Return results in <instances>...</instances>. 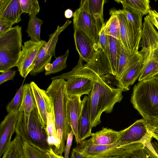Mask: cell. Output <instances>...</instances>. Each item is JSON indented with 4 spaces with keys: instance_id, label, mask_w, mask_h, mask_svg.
I'll use <instances>...</instances> for the list:
<instances>
[{
    "instance_id": "obj_1",
    "label": "cell",
    "mask_w": 158,
    "mask_h": 158,
    "mask_svg": "<svg viewBox=\"0 0 158 158\" xmlns=\"http://www.w3.org/2000/svg\"><path fill=\"white\" fill-rule=\"evenodd\" d=\"M50 98L53 108L54 119L58 144L56 152L62 155L65 142L72 129L69 121L67 111L69 97L66 81L59 79L52 80L46 90Z\"/></svg>"
},
{
    "instance_id": "obj_2",
    "label": "cell",
    "mask_w": 158,
    "mask_h": 158,
    "mask_svg": "<svg viewBox=\"0 0 158 158\" xmlns=\"http://www.w3.org/2000/svg\"><path fill=\"white\" fill-rule=\"evenodd\" d=\"M94 81L92 90L88 95L91 126L92 128L101 123L102 113H111L114 105L123 98V91L111 85L105 76L92 79Z\"/></svg>"
},
{
    "instance_id": "obj_3",
    "label": "cell",
    "mask_w": 158,
    "mask_h": 158,
    "mask_svg": "<svg viewBox=\"0 0 158 158\" xmlns=\"http://www.w3.org/2000/svg\"><path fill=\"white\" fill-rule=\"evenodd\" d=\"M15 132L23 141L42 151L48 152L52 148L45 125L37 107L29 114L19 112Z\"/></svg>"
},
{
    "instance_id": "obj_4",
    "label": "cell",
    "mask_w": 158,
    "mask_h": 158,
    "mask_svg": "<svg viewBox=\"0 0 158 158\" xmlns=\"http://www.w3.org/2000/svg\"><path fill=\"white\" fill-rule=\"evenodd\" d=\"M131 101L143 119L158 117V81L152 77L139 81L133 87Z\"/></svg>"
},
{
    "instance_id": "obj_5",
    "label": "cell",
    "mask_w": 158,
    "mask_h": 158,
    "mask_svg": "<svg viewBox=\"0 0 158 158\" xmlns=\"http://www.w3.org/2000/svg\"><path fill=\"white\" fill-rule=\"evenodd\" d=\"M139 51L143 60V67L139 81L153 77L158 74V31L153 26L143 30Z\"/></svg>"
},
{
    "instance_id": "obj_6",
    "label": "cell",
    "mask_w": 158,
    "mask_h": 158,
    "mask_svg": "<svg viewBox=\"0 0 158 158\" xmlns=\"http://www.w3.org/2000/svg\"><path fill=\"white\" fill-rule=\"evenodd\" d=\"M21 26L17 25L0 34V72L16 66L22 47Z\"/></svg>"
},
{
    "instance_id": "obj_7",
    "label": "cell",
    "mask_w": 158,
    "mask_h": 158,
    "mask_svg": "<svg viewBox=\"0 0 158 158\" xmlns=\"http://www.w3.org/2000/svg\"><path fill=\"white\" fill-rule=\"evenodd\" d=\"M142 143H126L118 141L106 145H96L88 139L77 144L73 149L87 158H107L115 156L123 157L127 152Z\"/></svg>"
},
{
    "instance_id": "obj_8",
    "label": "cell",
    "mask_w": 158,
    "mask_h": 158,
    "mask_svg": "<svg viewBox=\"0 0 158 158\" xmlns=\"http://www.w3.org/2000/svg\"><path fill=\"white\" fill-rule=\"evenodd\" d=\"M71 23V21L67 20L61 26L58 25L54 32L49 35L48 41L41 48L34 63L35 67L29 73L30 75L35 76L43 72L46 64L50 63L52 57H55V49L59 36Z\"/></svg>"
},
{
    "instance_id": "obj_9",
    "label": "cell",
    "mask_w": 158,
    "mask_h": 158,
    "mask_svg": "<svg viewBox=\"0 0 158 158\" xmlns=\"http://www.w3.org/2000/svg\"><path fill=\"white\" fill-rule=\"evenodd\" d=\"M47 42H36L31 40L24 43L19 60L16 65L20 75L26 78L35 67L34 63L42 48Z\"/></svg>"
},
{
    "instance_id": "obj_10",
    "label": "cell",
    "mask_w": 158,
    "mask_h": 158,
    "mask_svg": "<svg viewBox=\"0 0 158 158\" xmlns=\"http://www.w3.org/2000/svg\"><path fill=\"white\" fill-rule=\"evenodd\" d=\"M122 10L127 20L131 48L133 54L139 52L143 30V14L124 4Z\"/></svg>"
},
{
    "instance_id": "obj_11",
    "label": "cell",
    "mask_w": 158,
    "mask_h": 158,
    "mask_svg": "<svg viewBox=\"0 0 158 158\" xmlns=\"http://www.w3.org/2000/svg\"><path fill=\"white\" fill-rule=\"evenodd\" d=\"M143 65L142 58L139 52L131 55L122 75L117 81L118 87L123 91L129 90L131 86L139 78Z\"/></svg>"
},
{
    "instance_id": "obj_12",
    "label": "cell",
    "mask_w": 158,
    "mask_h": 158,
    "mask_svg": "<svg viewBox=\"0 0 158 158\" xmlns=\"http://www.w3.org/2000/svg\"><path fill=\"white\" fill-rule=\"evenodd\" d=\"M73 27L83 31L97 45H99V33L92 16L79 7L73 13Z\"/></svg>"
},
{
    "instance_id": "obj_13",
    "label": "cell",
    "mask_w": 158,
    "mask_h": 158,
    "mask_svg": "<svg viewBox=\"0 0 158 158\" xmlns=\"http://www.w3.org/2000/svg\"><path fill=\"white\" fill-rule=\"evenodd\" d=\"M152 138L148 130L147 123L143 118L137 120L125 129L119 141L126 143H143Z\"/></svg>"
},
{
    "instance_id": "obj_14",
    "label": "cell",
    "mask_w": 158,
    "mask_h": 158,
    "mask_svg": "<svg viewBox=\"0 0 158 158\" xmlns=\"http://www.w3.org/2000/svg\"><path fill=\"white\" fill-rule=\"evenodd\" d=\"M74 38L76 49L79 57L86 63L100 48L87 35L79 29L73 27Z\"/></svg>"
},
{
    "instance_id": "obj_15",
    "label": "cell",
    "mask_w": 158,
    "mask_h": 158,
    "mask_svg": "<svg viewBox=\"0 0 158 158\" xmlns=\"http://www.w3.org/2000/svg\"><path fill=\"white\" fill-rule=\"evenodd\" d=\"M19 110L8 113L0 124V157L11 142L18 121Z\"/></svg>"
},
{
    "instance_id": "obj_16",
    "label": "cell",
    "mask_w": 158,
    "mask_h": 158,
    "mask_svg": "<svg viewBox=\"0 0 158 158\" xmlns=\"http://www.w3.org/2000/svg\"><path fill=\"white\" fill-rule=\"evenodd\" d=\"M81 97L78 96L69 97L67 104L68 119L77 144L81 143L79 135V123L83 103Z\"/></svg>"
},
{
    "instance_id": "obj_17",
    "label": "cell",
    "mask_w": 158,
    "mask_h": 158,
    "mask_svg": "<svg viewBox=\"0 0 158 158\" xmlns=\"http://www.w3.org/2000/svg\"><path fill=\"white\" fill-rule=\"evenodd\" d=\"M30 84L40 118L46 126L48 113L53 111L51 100L46 90L40 89L34 82H31Z\"/></svg>"
},
{
    "instance_id": "obj_18",
    "label": "cell",
    "mask_w": 158,
    "mask_h": 158,
    "mask_svg": "<svg viewBox=\"0 0 158 158\" xmlns=\"http://www.w3.org/2000/svg\"><path fill=\"white\" fill-rule=\"evenodd\" d=\"M92 79L81 76H76L67 79L66 89L68 97L89 95L93 86Z\"/></svg>"
},
{
    "instance_id": "obj_19",
    "label": "cell",
    "mask_w": 158,
    "mask_h": 158,
    "mask_svg": "<svg viewBox=\"0 0 158 158\" xmlns=\"http://www.w3.org/2000/svg\"><path fill=\"white\" fill-rule=\"evenodd\" d=\"M105 0H82L79 7L92 17L100 33L105 25L103 16Z\"/></svg>"
},
{
    "instance_id": "obj_20",
    "label": "cell",
    "mask_w": 158,
    "mask_h": 158,
    "mask_svg": "<svg viewBox=\"0 0 158 158\" xmlns=\"http://www.w3.org/2000/svg\"><path fill=\"white\" fill-rule=\"evenodd\" d=\"M22 14L19 0H0V18L17 23Z\"/></svg>"
},
{
    "instance_id": "obj_21",
    "label": "cell",
    "mask_w": 158,
    "mask_h": 158,
    "mask_svg": "<svg viewBox=\"0 0 158 158\" xmlns=\"http://www.w3.org/2000/svg\"><path fill=\"white\" fill-rule=\"evenodd\" d=\"M124 131L125 129L116 131L110 128L103 127L101 130L93 133L89 139L96 145L110 144L118 141Z\"/></svg>"
},
{
    "instance_id": "obj_22",
    "label": "cell",
    "mask_w": 158,
    "mask_h": 158,
    "mask_svg": "<svg viewBox=\"0 0 158 158\" xmlns=\"http://www.w3.org/2000/svg\"><path fill=\"white\" fill-rule=\"evenodd\" d=\"M82 111L79 123V135L81 143L87 138L91 136L88 96L85 95L83 100Z\"/></svg>"
},
{
    "instance_id": "obj_23",
    "label": "cell",
    "mask_w": 158,
    "mask_h": 158,
    "mask_svg": "<svg viewBox=\"0 0 158 158\" xmlns=\"http://www.w3.org/2000/svg\"><path fill=\"white\" fill-rule=\"evenodd\" d=\"M119 21L120 26V42L127 54L129 56L133 55L132 51L127 18L122 10H113Z\"/></svg>"
},
{
    "instance_id": "obj_24",
    "label": "cell",
    "mask_w": 158,
    "mask_h": 158,
    "mask_svg": "<svg viewBox=\"0 0 158 158\" xmlns=\"http://www.w3.org/2000/svg\"><path fill=\"white\" fill-rule=\"evenodd\" d=\"M23 140L16 134L4 152L2 158H27L23 147Z\"/></svg>"
},
{
    "instance_id": "obj_25",
    "label": "cell",
    "mask_w": 158,
    "mask_h": 158,
    "mask_svg": "<svg viewBox=\"0 0 158 158\" xmlns=\"http://www.w3.org/2000/svg\"><path fill=\"white\" fill-rule=\"evenodd\" d=\"M108 36L110 59L114 75L115 77L121 55V44L117 39L111 36Z\"/></svg>"
},
{
    "instance_id": "obj_26",
    "label": "cell",
    "mask_w": 158,
    "mask_h": 158,
    "mask_svg": "<svg viewBox=\"0 0 158 158\" xmlns=\"http://www.w3.org/2000/svg\"><path fill=\"white\" fill-rule=\"evenodd\" d=\"M23 97L22 102L19 110V112H23L29 114L36 107L35 99L30 83H26L23 85Z\"/></svg>"
},
{
    "instance_id": "obj_27",
    "label": "cell",
    "mask_w": 158,
    "mask_h": 158,
    "mask_svg": "<svg viewBox=\"0 0 158 158\" xmlns=\"http://www.w3.org/2000/svg\"><path fill=\"white\" fill-rule=\"evenodd\" d=\"M110 14L111 16L103 27L104 34L111 36L120 42V26L118 19L113 10L110 11Z\"/></svg>"
},
{
    "instance_id": "obj_28",
    "label": "cell",
    "mask_w": 158,
    "mask_h": 158,
    "mask_svg": "<svg viewBox=\"0 0 158 158\" xmlns=\"http://www.w3.org/2000/svg\"><path fill=\"white\" fill-rule=\"evenodd\" d=\"M69 53V50L68 49L63 55L56 58L52 63L47 64L44 68L45 75L56 73L65 69L67 67L66 61Z\"/></svg>"
},
{
    "instance_id": "obj_29",
    "label": "cell",
    "mask_w": 158,
    "mask_h": 158,
    "mask_svg": "<svg viewBox=\"0 0 158 158\" xmlns=\"http://www.w3.org/2000/svg\"><path fill=\"white\" fill-rule=\"evenodd\" d=\"M42 20L34 16L30 18L26 32L31 40L35 42L41 41L40 39L41 27L43 24Z\"/></svg>"
},
{
    "instance_id": "obj_30",
    "label": "cell",
    "mask_w": 158,
    "mask_h": 158,
    "mask_svg": "<svg viewBox=\"0 0 158 158\" xmlns=\"http://www.w3.org/2000/svg\"><path fill=\"white\" fill-rule=\"evenodd\" d=\"M115 1L140 12L143 15L148 14L151 10L149 5L150 2L148 0H122Z\"/></svg>"
},
{
    "instance_id": "obj_31",
    "label": "cell",
    "mask_w": 158,
    "mask_h": 158,
    "mask_svg": "<svg viewBox=\"0 0 158 158\" xmlns=\"http://www.w3.org/2000/svg\"><path fill=\"white\" fill-rule=\"evenodd\" d=\"M22 13H27L30 18L36 15L40 11L39 2L37 0H19Z\"/></svg>"
},
{
    "instance_id": "obj_32",
    "label": "cell",
    "mask_w": 158,
    "mask_h": 158,
    "mask_svg": "<svg viewBox=\"0 0 158 158\" xmlns=\"http://www.w3.org/2000/svg\"><path fill=\"white\" fill-rule=\"evenodd\" d=\"M23 84L17 90L14 97L6 107L8 113L19 110L22 102L23 97Z\"/></svg>"
},
{
    "instance_id": "obj_33",
    "label": "cell",
    "mask_w": 158,
    "mask_h": 158,
    "mask_svg": "<svg viewBox=\"0 0 158 158\" xmlns=\"http://www.w3.org/2000/svg\"><path fill=\"white\" fill-rule=\"evenodd\" d=\"M23 147L27 158H50L47 152L36 148L24 141Z\"/></svg>"
},
{
    "instance_id": "obj_34",
    "label": "cell",
    "mask_w": 158,
    "mask_h": 158,
    "mask_svg": "<svg viewBox=\"0 0 158 158\" xmlns=\"http://www.w3.org/2000/svg\"><path fill=\"white\" fill-rule=\"evenodd\" d=\"M131 56H129L127 54L123 46L121 44V55L116 75L115 77V79L117 81L120 78L122 75L128 64Z\"/></svg>"
},
{
    "instance_id": "obj_35",
    "label": "cell",
    "mask_w": 158,
    "mask_h": 158,
    "mask_svg": "<svg viewBox=\"0 0 158 158\" xmlns=\"http://www.w3.org/2000/svg\"><path fill=\"white\" fill-rule=\"evenodd\" d=\"M122 158H151L143 143L126 153Z\"/></svg>"
},
{
    "instance_id": "obj_36",
    "label": "cell",
    "mask_w": 158,
    "mask_h": 158,
    "mask_svg": "<svg viewBox=\"0 0 158 158\" xmlns=\"http://www.w3.org/2000/svg\"><path fill=\"white\" fill-rule=\"evenodd\" d=\"M99 45L110 60L108 36L104 34L103 27L99 33Z\"/></svg>"
},
{
    "instance_id": "obj_37",
    "label": "cell",
    "mask_w": 158,
    "mask_h": 158,
    "mask_svg": "<svg viewBox=\"0 0 158 158\" xmlns=\"http://www.w3.org/2000/svg\"><path fill=\"white\" fill-rule=\"evenodd\" d=\"M16 75V71L11 69L6 71L0 75V85L9 80H13Z\"/></svg>"
},
{
    "instance_id": "obj_38",
    "label": "cell",
    "mask_w": 158,
    "mask_h": 158,
    "mask_svg": "<svg viewBox=\"0 0 158 158\" xmlns=\"http://www.w3.org/2000/svg\"><path fill=\"white\" fill-rule=\"evenodd\" d=\"M14 24V22L0 18V34L12 28Z\"/></svg>"
},
{
    "instance_id": "obj_39",
    "label": "cell",
    "mask_w": 158,
    "mask_h": 158,
    "mask_svg": "<svg viewBox=\"0 0 158 158\" xmlns=\"http://www.w3.org/2000/svg\"><path fill=\"white\" fill-rule=\"evenodd\" d=\"M74 134L72 131L69 134L64 150V158H69V155L72 145Z\"/></svg>"
},
{
    "instance_id": "obj_40",
    "label": "cell",
    "mask_w": 158,
    "mask_h": 158,
    "mask_svg": "<svg viewBox=\"0 0 158 158\" xmlns=\"http://www.w3.org/2000/svg\"><path fill=\"white\" fill-rule=\"evenodd\" d=\"M148 14L152 23L158 31V13L155 10H151Z\"/></svg>"
},
{
    "instance_id": "obj_41",
    "label": "cell",
    "mask_w": 158,
    "mask_h": 158,
    "mask_svg": "<svg viewBox=\"0 0 158 158\" xmlns=\"http://www.w3.org/2000/svg\"><path fill=\"white\" fill-rule=\"evenodd\" d=\"M151 139L143 143L145 149L151 158H158V155L153 150L151 144Z\"/></svg>"
},
{
    "instance_id": "obj_42",
    "label": "cell",
    "mask_w": 158,
    "mask_h": 158,
    "mask_svg": "<svg viewBox=\"0 0 158 158\" xmlns=\"http://www.w3.org/2000/svg\"><path fill=\"white\" fill-rule=\"evenodd\" d=\"M144 119L148 124L158 128V117H148Z\"/></svg>"
},
{
    "instance_id": "obj_43",
    "label": "cell",
    "mask_w": 158,
    "mask_h": 158,
    "mask_svg": "<svg viewBox=\"0 0 158 158\" xmlns=\"http://www.w3.org/2000/svg\"><path fill=\"white\" fill-rule=\"evenodd\" d=\"M149 131L152 137L156 139L158 143V128H156L147 124Z\"/></svg>"
},
{
    "instance_id": "obj_44",
    "label": "cell",
    "mask_w": 158,
    "mask_h": 158,
    "mask_svg": "<svg viewBox=\"0 0 158 158\" xmlns=\"http://www.w3.org/2000/svg\"><path fill=\"white\" fill-rule=\"evenodd\" d=\"M122 156H115L107 158H122ZM70 158H87L80 155L78 152L73 149L71 152Z\"/></svg>"
},
{
    "instance_id": "obj_45",
    "label": "cell",
    "mask_w": 158,
    "mask_h": 158,
    "mask_svg": "<svg viewBox=\"0 0 158 158\" xmlns=\"http://www.w3.org/2000/svg\"><path fill=\"white\" fill-rule=\"evenodd\" d=\"M50 158H64L62 155L57 154L52 148L47 152Z\"/></svg>"
},
{
    "instance_id": "obj_46",
    "label": "cell",
    "mask_w": 158,
    "mask_h": 158,
    "mask_svg": "<svg viewBox=\"0 0 158 158\" xmlns=\"http://www.w3.org/2000/svg\"><path fill=\"white\" fill-rule=\"evenodd\" d=\"M64 15L66 18L69 19L73 17V13L71 10L68 9L65 11Z\"/></svg>"
},
{
    "instance_id": "obj_47",
    "label": "cell",
    "mask_w": 158,
    "mask_h": 158,
    "mask_svg": "<svg viewBox=\"0 0 158 158\" xmlns=\"http://www.w3.org/2000/svg\"><path fill=\"white\" fill-rule=\"evenodd\" d=\"M151 144L153 150L158 156V143L155 141H151Z\"/></svg>"
},
{
    "instance_id": "obj_48",
    "label": "cell",
    "mask_w": 158,
    "mask_h": 158,
    "mask_svg": "<svg viewBox=\"0 0 158 158\" xmlns=\"http://www.w3.org/2000/svg\"><path fill=\"white\" fill-rule=\"evenodd\" d=\"M153 77L158 81V74L155 75Z\"/></svg>"
}]
</instances>
